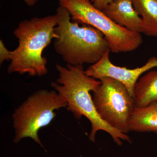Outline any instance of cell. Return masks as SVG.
<instances>
[{
    "mask_svg": "<svg viewBox=\"0 0 157 157\" xmlns=\"http://www.w3.org/2000/svg\"><path fill=\"white\" fill-rule=\"evenodd\" d=\"M56 14L58 19L55 29L56 37L54 39V48L67 65L94 64L110 50L109 43L101 31L73 21L62 6L58 7Z\"/></svg>",
    "mask_w": 157,
    "mask_h": 157,
    "instance_id": "obj_3",
    "label": "cell"
},
{
    "mask_svg": "<svg viewBox=\"0 0 157 157\" xmlns=\"http://www.w3.org/2000/svg\"><path fill=\"white\" fill-rule=\"evenodd\" d=\"M73 21L91 26L104 34L110 52H128L139 48L143 43L140 33L133 32L115 23L103 11L93 6L91 0H59Z\"/></svg>",
    "mask_w": 157,
    "mask_h": 157,
    "instance_id": "obj_5",
    "label": "cell"
},
{
    "mask_svg": "<svg viewBox=\"0 0 157 157\" xmlns=\"http://www.w3.org/2000/svg\"><path fill=\"white\" fill-rule=\"evenodd\" d=\"M56 68L59 77L51 86L66 101L67 109L76 119L79 120L84 116L90 121L92 127L89 137L90 141L95 142L97 132L103 131L109 134L118 146L122 144V140L132 143L127 134L107 124L101 119L96 110L90 93L101 84V80L88 76L83 66L67 65L64 67L56 64Z\"/></svg>",
    "mask_w": 157,
    "mask_h": 157,
    "instance_id": "obj_1",
    "label": "cell"
},
{
    "mask_svg": "<svg viewBox=\"0 0 157 157\" xmlns=\"http://www.w3.org/2000/svg\"><path fill=\"white\" fill-rule=\"evenodd\" d=\"M11 60V51L8 50L3 40H0V65H2L5 61Z\"/></svg>",
    "mask_w": 157,
    "mask_h": 157,
    "instance_id": "obj_12",
    "label": "cell"
},
{
    "mask_svg": "<svg viewBox=\"0 0 157 157\" xmlns=\"http://www.w3.org/2000/svg\"><path fill=\"white\" fill-rule=\"evenodd\" d=\"M130 132H152L157 134V103L136 107L129 121Z\"/></svg>",
    "mask_w": 157,
    "mask_h": 157,
    "instance_id": "obj_10",
    "label": "cell"
},
{
    "mask_svg": "<svg viewBox=\"0 0 157 157\" xmlns=\"http://www.w3.org/2000/svg\"><path fill=\"white\" fill-rule=\"evenodd\" d=\"M113 0H93V6L99 10L103 11Z\"/></svg>",
    "mask_w": 157,
    "mask_h": 157,
    "instance_id": "obj_13",
    "label": "cell"
},
{
    "mask_svg": "<svg viewBox=\"0 0 157 157\" xmlns=\"http://www.w3.org/2000/svg\"></svg>",
    "mask_w": 157,
    "mask_h": 157,
    "instance_id": "obj_15",
    "label": "cell"
},
{
    "mask_svg": "<svg viewBox=\"0 0 157 157\" xmlns=\"http://www.w3.org/2000/svg\"><path fill=\"white\" fill-rule=\"evenodd\" d=\"M102 11L118 25L141 33L142 19L134 9L132 0H113Z\"/></svg>",
    "mask_w": 157,
    "mask_h": 157,
    "instance_id": "obj_8",
    "label": "cell"
},
{
    "mask_svg": "<svg viewBox=\"0 0 157 157\" xmlns=\"http://www.w3.org/2000/svg\"><path fill=\"white\" fill-rule=\"evenodd\" d=\"M134 9L142 19L141 33L157 36V0H132Z\"/></svg>",
    "mask_w": 157,
    "mask_h": 157,
    "instance_id": "obj_11",
    "label": "cell"
},
{
    "mask_svg": "<svg viewBox=\"0 0 157 157\" xmlns=\"http://www.w3.org/2000/svg\"><path fill=\"white\" fill-rule=\"evenodd\" d=\"M67 106L55 90H40L29 96L12 114L14 143L30 137L44 148L39 131L52 122L56 116L55 110Z\"/></svg>",
    "mask_w": 157,
    "mask_h": 157,
    "instance_id": "obj_4",
    "label": "cell"
},
{
    "mask_svg": "<svg viewBox=\"0 0 157 157\" xmlns=\"http://www.w3.org/2000/svg\"><path fill=\"white\" fill-rule=\"evenodd\" d=\"M110 51H107L102 58L85 70L88 76L97 79L110 77L119 81L125 86L131 96L134 98L135 84L144 73L157 67V58L152 57L145 65L134 69L120 67L113 64L109 59Z\"/></svg>",
    "mask_w": 157,
    "mask_h": 157,
    "instance_id": "obj_7",
    "label": "cell"
},
{
    "mask_svg": "<svg viewBox=\"0 0 157 157\" xmlns=\"http://www.w3.org/2000/svg\"><path fill=\"white\" fill-rule=\"evenodd\" d=\"M26 4L29 6H34L36 4L37 0H24ZM92 2L93 0H91Z\"/></svg>",
    "mask_w": 157,
    "mask_h": 157,
    "instance_id": "obj_14",
    "label": "cell"
},
{
    "mask_svg": "<svg viewBox=\"0 0 157 157\" xmlns=\"http://www.w3.org/2000/svg\"><path fill=\"white\" fill-rule=\"evenodd\" d=\"M58 19L56 14L33 17L19 23L13 33L18 44L11 51V62L8 67L9 74L42 77L48 73L47 59L42 56V53L56 37L55 29Z\"/></svg>",
    "mask_w": 157,
    "mask_h": 157,
    "instance_id": "obj_2",
    "label": "cell"
},
{
    "mask_svg": "<svg viewBox=\"0 0 157 157\" xmlns=\"http://www.w3.org/2000/svg\"><path fill=\"white\" fill-rule=\"evenodd\" d=\"M93 91V101L99 116L113 128L128 134L135 104L134 98L122 83L110 77L100 78Z\"/></svg>",
    "mask_w": 157,
    "mask_h": 157,
    "instance_id": "obj_6",
    "label": "cell"
},
{
    "mask_svg": "<svg viewBox=\"0 0 157 157\" xmlns=\"http://www.w3.org/2000/svg\"><path fill=\"white\" fill-rule=\"evenodd\" d=\"M135 107L157 103V70L147 72L138 79L134 89Z\"/></svg>",
    "mask_w": 157,
    "mask_h": 157,
    "instance_id": "obj_9",
    "label": "cell"
}]
</instances>
